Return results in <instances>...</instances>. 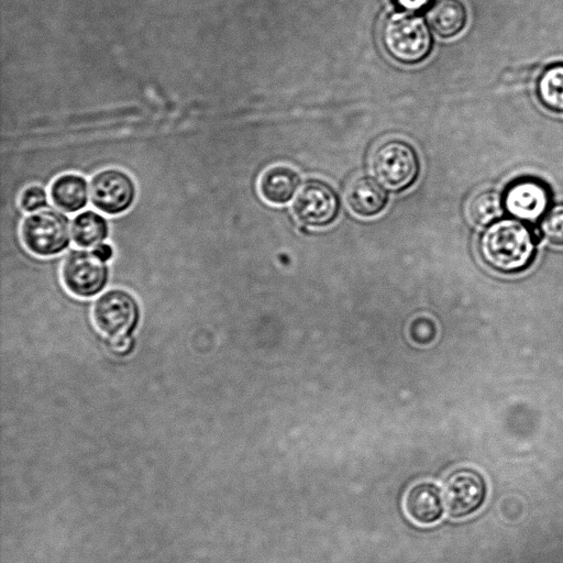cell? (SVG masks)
I'll return each mask as SVG.
<instances>
[{
    "label": "cell",
    "instance_id": "1",
    "mask_svg": "<svg viewBox=\"0 0 563 563\" xmlns=\"http://www.w3.org/2000/svg\"><path fill=\"white\" fill-rule=\"evenodd\" d=\"M484 262L500 273L526 268L534 254L531 231L517 219H499L489 224L479 241Z\"/></svg>",
    "mask_w": 563,
    "mask_h": 563
},
{
    "label": "cell",
    "instance_id": "2",
    "mask_svg": "<svg viewBox=\"0 0 563 563\" xmlns=\"http://www.w3.org/2000/svg\"><path fill=\"white\" fill-rule=\"evenodd\" d=\"M382 41L387 53L404 64L423 60L432 48V36L426 22L408 13H395L386 19Z\"/></svg>",
    "mask_w": 563,
    "mask_h": 563
},
{
    "label": "cell",
    "instance_id": "3",
    "mask_svg": "<svg viewBox=\"0 0 563 563\" xmlns=\"http://www.w3.org/2000/svg\"><path fill=\"white\" fill-rule=\"evenodd\" d=\"M92 319L98 331L111 341L132 336L141 319L139 301L125 289H109L95 301Z\"/></svg>",
    "mask_w": 563,
    "mask_h": 563
},
{
    "label": "cell",
    "instance_id": "4",
    "mask_svg": "<svg viewBox=\"0 0 563 563\" xmlns=\"http://www.w3.org/2000/svg\"><path fill=\"white\" fill-rule=\"evenodd\" d=\"M419 168V158L415 148L401 140L382 143L372 155L375 178L393 191H400L412 185Z\"/></svg>",
    "mask_w": 563,
    "mask_h": 563
},
{
    "label": "cell",
    "instance_id": "5",
    "mask_svg": "<svg viewBox=\"0 0 563 563\" xmlns=\"http://www.w3.org/2000/svg\"><path fill=\"white\" fill-rule=\"evenodd\" d=\"M485 475L472 466L453 470L443 482V497L449 516L464 519L479 511L488 497Z\"/></svg>",
    "mask_w": 563,
    "mask_h": 563
},
{
    "label": "cell",
    "instance_id": "6",
    "mask_svg": "<svg viewBox=\"0 0 563 563\" xmlns=\"http://www.w3.org/2000/svg\"><path fill=\"white\" fill-rule=\"evenodd\" d=\"M24 246L37 256H54L64 252L70 241L68 218L54 209L27 216L21 225Z\"/></svg>",
    "mask_w": 563,
    "mask_h": 563
},
{
    "label": "cell",
    "instance_id": "7",
    "mask_svg": "<svg viewBox=\"0 0 563 563\" xmlns=\"http://www.w3.org/2000/svg\"><path fill=\"white\" fill-rule=\"evenodd\" d=\"M60 274L66 289L79 298L97 296L109 282L107 262L87 250H74L67 254Z\"/></svg>",
    "mask_w": 563,
    "mask_h": 563
},
{
    "label": "cell",
    "instance_id": "8",
    "mask_svg": "<svg viewBox=\"0 0 563 563\" xmlns=\"http://www.w3.org/2000/svg\"><path fill=\"white\" fill-rule=\"evenodd\" d=\"M135 192L132 178L115 168L99 172L90 181L91 202L107 214L126 211L134 202Z\"/></svg>",
    "mask_w": 563,
    "mask_h": 563
},
{
    "label": "cell",
    "instance_id": "9",
    "mask_svg": "<svg viewBox=\"0 0 563 563\" xmlns=\"http://www.w3.org/2000/svg\"><path fill=\"white\" fill-rule=\"evenodd\" d=\"M339 200L333 189L319 180L305 183L292 202L295 216L305 224L323 227L338 213Z\"/></svg>",
    "mask_w": 563,
    "mask_h": 563
},
{
    "label": "cell",
    "instance_id": "10",
    "mask_svg": "<svg viewBox=\"0 0 563 563\" xmlns=\"http://www.w3.org/2000/svg\"><path fill=\"white\" fill-rule=\"evenodd\" d=\"M548 188L536 179H521L511 184L504 196L506 211L515 219L534 222L549 210Z\"/></svg>",
    "mask_w": 563,
    "mask_h": 563
},
{
    "label": "cell",
    "instance_id": "11",
    "mask_svg": "<svg viewBox=\"0 0 563 563\" xmlns=\"http://www.w3.org/2000/svg\"><path fill=\"white\" fill-rule=\"evenodd\" d=\"M443 492L430 482H417L404 497V510L419 526L429 527L441 520L445 511Z\"/></svg>",
    "mask_w": 563,
    "mask_h": 563
},
{
    "label": "cell",
    "instance_id": "12",
    "mask_svg": "<svg viewBox=\"0 0 563 563\" xmlns=\"http://www.w3.org/2000/svg\"><path fill=\"white\" fill-rule=\"evenodd\" d=\"M345 200L355 214L373 217L385 208L388 197L385 187L379 181L368 176H362L349 185Z\"/></svg>",
    "mask_w": 563,
    "mask_h": 563
},
{
    "label": "cell",
    "instance_id": "13",
    "mask_svg": "<svg viewBox=\"0 0 563 563\" xmlns=\"http://www.w3.org/2000/svg\"><path fill=\"white\" fill-rule=\"evenodd\" d=\"M299 181V175L292 167L274 165L265 169L261 175L258 190L266 201L280 205L287 202L292 197Z\"/></svg>",
    "mask_w": 563,
    "mask_h": 563
},
{
    "label": "cell",
    "instance_id": "14",
    "mask_svg": "<svg viewBox=\"0 0 563 563\" xmlns=\"http://www.w3.org/2000/svg\"><path fill=\"white\" fill-rule=\"evenodd\" d=\"M51 199L57 208L66 212H76L82 209L88 201L86 179L76 174L57 177L51 185Z\"/></svg>",
    "mask_w": 563,
    "mask_h": 563
},
{
    "label": "cell",
    "instance_id": "15",
    "mask_svg": "<svg viewBox=\"0 0 563 563\" xmlns=\"http://www.w3.org/2000/svg\"><path fill=\"white\" fill-rule=\"evenodd\" d=\"M467 12L460 0H439L429 12L432 29L442 37L459 34L466 24Z\"/></svg>",
    "mask_w": 563,
    "mask_h": 563
},
{
    "label": "cell",
    "instance_id": "16",
    "mask_svg": "<svg viewBox=\"0 0 563 563\" xmlns=\"http://www.w3.org/2000/svg\"><path fill=\"white\" fill-rule=\"evenodd\" d=\"M71 234L77 245L96 247L108 238L109 225L101 214L87 210L74 218Z\"/></svg>",
    "mask_w": 563,
    "mask_h": 563
},
{
    "label": "cell",
    "instance_id": "17",
    "mask_svg": "<svg viewBox=\"0 0 563 563\" xmlns=\"http://www.w3.org/2000/svg\"><path fill=\"white\" fill-rule=\"evenodd\" d=\"M504 209V198L495 190H485L470 202L468 217L477 225H489L499 220Z\"/></svg>",
    "mask_w": 563,
    "mask_h": 563
},
{
    "label": "cell",
    "instance_id": "18",
    "mask_svg": "<svg viewBox=\"0 0 563 563\" xmlns=\"http://www.w3.org/2000/svg\"><path fill=\"white\" fill-rule=\"evenodd\" d=\"M538 96L550 110L563 112V65L552 66L541 75Z\"/></svg>",
    "mask_w": 563,
    "mask_h": 563
},
{
    "label": "cell",
    "instance_id": "19",
    "mask_svg": "<svg viewBox=\"0 0 563 563\" xmlns=\"http://www.w3.org/2000/svg\"><path fill=\"white\" fill-rule=\"evenodd\" d=\"M540 230L547 240L563 244V203L551 207L540 222Z\"/></svg>",
    "mask_w": 563,
    "mask_h": 563
},
{
    "label": "cell",
    "instance_id": "20",
    "mask_svg": "<svg viewBox=\"0 0 563 563\" xmlns=\"http://www.w3.org/2000/svg\"><path fill=\"white\" fill-rule=\"evenodd\" d=\"M435 333L434 322L428 317H417L411 321L409 327L410 338L419 344L432 342Z\"/></svg>",
    "mask_w": 563,
    "mask_h": 563
},
{
    "label": "cell",
    "instance_id": "21",
    "mask_svg": "<svg viewBox=\"0 0 563 563\" xmlns=\"http://www.w3.org/2000/svg\"><path fill=\"white\" fill-rule=\"evenodd\" d=\"M47 205L46 191L41 186H30L20 196V206L25 211H35Z\"/></svg>",
    "mask_w": 563,
    "mask_h": 563
},
{
    "label": "cell",
    "instance_id": "22",
    "mask_svg": "<svg viewBox=\"0 0 563 563\" xmlns=\"http://www.w3.org/2000/svg\"><path fill=\"white\" fill-rule=\"evenodd\" d=\"M113 350L119 354H126L133 350V339L132 336L122 338L112 341Z\"/></svg>",
    "mask_w": 563,
    "mask_h": 563
},
{
    "label": "cell",
    "instance_id": "23",
    "mask_svg": "<svg viewBox=\"0 0 563 563\" xmlns=\"http://www.w3.org/2000/svg\"><path fill=\"white\" fill-rule=\"evenodd\" d=\"M400 7L407 10H420L424 8L431 0H395Z\"/></svg>",
    "mask_w": 563,
    "mask_h": 563
},
{
    "label": "cell",
    "instance_id": "24",
    "mask_svg": "<svg viewBox=\"0 0 563 563\" xmlns=\"http://www.w3.org/2000/svg\"><path fill=\"white\" fill-rule=\"evenodd\" d=\"M93 252L104 262L109 261L113 255V250L111 245L107 243H101L97 245Z\"/></svg>",
    "mask_w": 563,
    "mask_h": 563
}]
</instances>
